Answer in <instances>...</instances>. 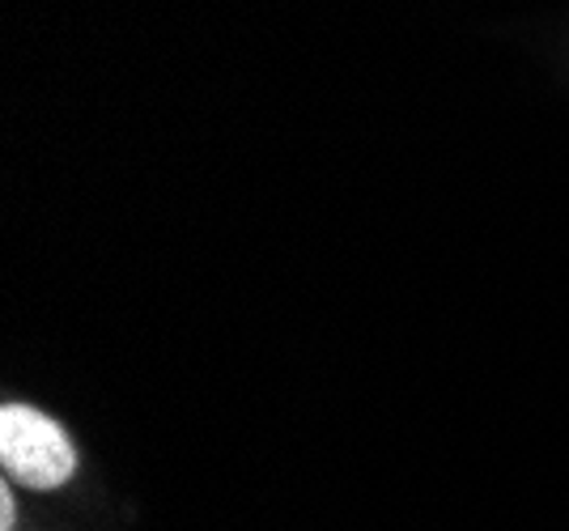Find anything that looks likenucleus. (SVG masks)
<instances>
[{"instance_id":"obj_1","label":"nucleus","mask_w":569,"mask_h":531,"mask_svg":"<svg viewBox=\"0 0 569 531\" xmlns=\"http://www.w3.org/2000/svg\"><path fill=\"white\" fill-rule=\"evenodd\" d=\"M0 463L13 481L30 489H60L77 468L69 434L51 421L48 412L30 404H4L0 409Z\"/></svg>"},{"instance_id":"obj_2","label":"nucleus","mask_w":569,"mask_h":531,"mask_svg":"<svg viewBox=\"0 0 569 531\" xmlns=\"http://www.w3.org/2000/svg\"><path fill=\"white\" fill-rule=\"evenodd\" d=\"M0 531H13V493H9V484L0 489Z\"/></svg>"}]
</instances>
